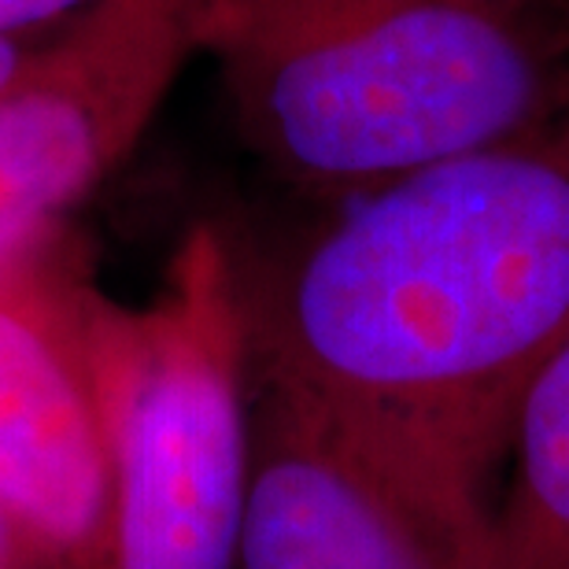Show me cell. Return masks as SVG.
I'll use <instances>...</instances> for the list:
<instances>
[{
    "instance_id": "obj_1",
    "label": "cell",
    "mask_w": 569,
    "mask_h": 569,
    "mask_svg": "<svg viewBox=\"0 0 569 569\" xmlns=\"http://www.w3.org/2000/svg\"><path fill=\"white\" fill-rule=\"evenodd\" d=\"M233 244L259 373L492 515L521 396L569 337V108Z\"/></svg>"
},
{
    "instance_id": "obj_2",
    "label": "cell",
    "mask_w": 569,
    "mask_h": 569,
    "mask_svg": "<svg viewBox=\"0 0 569 569\" xmlns=\"http://www.w3.org/2000/svg\"><path fill=\"white\" fill-rule=\"evenodd\" d=\"M244 144L322 200L569 108V0H200Z\"/></svg>"
},
{
    "instance_id": "obj_3",
    "label": "cell",
    "mask_w": 569,
    "mask_h": 569,
    "mask_svg": "<svg viewBox=\"0 0 569 569\" xmlns=\"http://www.w3.org/2000/svg\"><path fill=\"white\" fill-rule=\"evenodd\" d=\"M89 348L111 455L100 569H237L256 367L230 237L197 226L148 307L89 292Z\"/></svg>"
},
{
    "instance_id": "obj_4",
    "label": "cell",
    "mask_w": 569,
    "mask_h": 569,
    "mask_svg": "<svg viewBox=\"0 0 569 569\" xmlns=\"http://www.w3.org/2000/svg\"><path fill=\"white\" fill-rule=\"evenodd\" d=\"M192 52L200 0H97L27 56L0 89V270L138 148Z\"/></svg>"
},
{
    "instance_id": "obj_5",
    "label": "cell",
    "mask_w": 569,
    "mask_h": 569,
    "mask_svg": "<svg viewBox=\"0 0 569 569\" xmlns=\"http://www.w3.org/2000/svg\"><path fill=\"white\" fill-rule=\"evenodd\" d=\"M485 529L400 455L256 370L237 569H481Z\"/></svg>"
},
{
    "instance_id": "obj_6",
    "label": "cell",
    "mask_w": 569,
    "mask_h": 569,
    "mask_svg": "<svg viewBox=\"0 0 569 569\" xmlns=\"http://www.w3.org/2000/svg\"><path fill=\"white\" fill-rule=\"evenodd\" d=\"M89 284L60 233L0 270V515L56 569H100L111 455Z\"/></svg>"
},
{
    "instance_id": "obj_7",
    "label": "cell",
    "mask_w": 569,
    "mask_h": 569,
    "mask_svg": "<svg viewBox=\"0 0 569 569\" xmlns=\"http://www.w3.org/2000/svg\"><path fill=\"white\" fill-rule=\"evenodd\" d=\"M481 569H569V337L521 396Z\"/></svg>"
},
{
    "instance_id": "obj_8",
    "label": "cell",
    "mask_w": 569,
    "mask_h": 569,
    "mask_svg": "<svg viewBox=\"0 0 569 569\" xmlns=\"http://www.w3.org/2000/svg\"><path fill=\"white\" fill-rule=\"evenodd\" d=\"M89 4L97 0H0V38H19L71 11H86Z\"/></svg>"
},
{
    "instance_id": "obj_9",
    "label": "cell",
    "mask_w": 569,
    "mask_h": 569,
    "mask_svg": "<svg viewBox=\"0 0 569 569\" xmlns=\"http://www.w3.org/2000/svg\"><path fill=\"white\" fill-rule=\"evenodd\" d=\"M0 569H56L27 532L0 515Z\"/></svg>"
},
{
    "instance_id": "obj_10",
    "label": "cell",
    "mask_w": 569,
    "mask_h": 569,
    "mask_svg": "<svg viewBox=\"0 0 569 569\" xmlns=\"http://www.w3.org/2000/svg\"><path fill=\"white\" fill-rule=\"evenodd\" d=\"M27 49L19 44V38H0V89L19 74V67L27 63Z\"/></svg>"
},
{
    "instance_id": "obj_11",
    "label": "cell",
    "mask_w": 569,
    "mask_h": 569,
    "mask_svg": "<svg viewBox=\"0 0 569 569\" xmlns=\"http://www.w3.org/2000/svg\"><path fill=\"white\" fill-rule=\"evenodd\" d=\"M481 4H503V0H481Z\"/></svg>"
}]
</instances>
